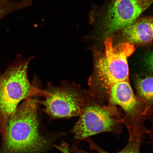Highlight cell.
I'll return each mask as SVG.
<instances>
[{
	"mask_svg": "<svg viewBox=\"0 0 153 153\" xmlns=\"http://www.w3.org/2000/svg\"><path fill=\"white\" fill-rule=\"evenodd\" d=\"M72 132L78 141L104 132L119 134L123 124V116L116 106L85 103Z\"/></svg>",
	"mask_w": 153,
	"mask_h": 153,
	"instance_id": "4",
	"label": "cell"
},
{
	"mask_svg": "<svg viewBox=\"0 0 153 153\" xmlns=\"http://www.w3.org/2000/svg\"><path fill=\"white\" fill-rule=\"evenodd\" d=\"M18 5L7 0H0V20L17 8Z\"/></svg>",
	"mask_w": 153,
	"mask_h": 153,
	"instance_id": "10",
	"label": "cell"
},
{
	"mask_svg": "<svg viewBox=\"0 0 153 153\" xmlns=\"http://www.w3.org/2000/svg\"><path fill=\"white\" fill-rule=\"evenodd\" d=\"M152 16L137 20L122 29V34L126 42L132 45H146L153 39Z\"/></svg>",
	"mask_w": 153,
	"mask_h": 153,
	"instance_id": "7",
	"label": "cell"
},
{
	"mask_svg": "<svg viewBox=\"0 0 153 153\" xmlns=\"http://www.w3.org/2000/svg\"><path fill=\"white\" fill-rule=\"evenodd\" d=\"M153 77L147 76L145 77H138L137 80L136 87L140 100L149 105L153 101Z\"/></svg>",
	"mask_w": 153,
	"mask_h": 153,
	"instance_id": "9",
	"label": "cell"
},
{
	"mask_svg": "<svg viewBox=\"0 0 153 153\" xmlns=\"http://www.w3.org/2000/svg\"><path fill=\"white\" fill-rule=\"evenodd\" d=\"M153 0H120L109 9L105 21V34L109 36L136 20Z\"/></svg>",
	"mask_w": 153,
	"mask_h": 153,
	"instance_id": "6",
	"label": "cell"
},
{
	"mask_svg": "<svg viewBox=\"0 0 153 153\" xmlns=\"http://www.w3.org/2000/svg\"><path fill=\"white\" fill-rule=\"evenodd\" d=\"M45 94L40 104L43 110L53 118H68L79 116L85 104L83 96L74 84L67 81L55 86L48 83Z\"/></svg>",
	"mask_w": 153,
	"mask_h": 153,
	"instance_id": "5",
	"label": "cell"
},
{
	"mask_svg": "<svg viewBox=\"0 0 153 153\" xmlns=\"http://www.w3.org/2000/svg\"><path fill=\"white\" fill-rule=\"evenodd\" d=\"M116 2H118L120 1V0H114Z\"/></svg>",
	"mask_w": 153,
	"mask_h": 153,
	"instance_id": "12",
	"label": "cell"
},
{
	"mask_svg": "<svg viewBox=\"0 0 153 153\" xmlns=\"http://www.w3.org/2000/svg\"><path fill=\"white\" fill-rule=\"evenodd\" d=\"M85 140L88 143L89 148L91 150L95 151L98 153H112L103 150L89 138L85 139ZM143 141V139L138 140L135 137L128 139V141L126 146L120 152L115 153H140L141 146ZM71 151L76 153H89L75 146L72 147Z\"/></svg>",
	"mask_w": 153,
	"mask_h": 153,
	"instance_id": "8",
	"label": "cell"
},
{
	"mask_svg": "<svg viewBox=\"0 0 153 153\" xmlns=\"http://www.w3.org/2000/svg\"><path fill=\"white\" fill-rule=\"evenodd\" d=\"M135 51L132 44L125 42L114 46L111 38H106L104 51L97 57L90 79V85L94 94L102 93L107 96L114 84L129 80L128 59Z\"/></svg>",
	"mask_w": 153,
	"mask_h": 153,
	"instance_id": "3",
	"label": "cell"
},
{
	"mask_svg": "<svg viewBox=\"0 0 153 153\" xmlns=\"http://www.w3.org/2000/svg\"><path fill=\"white\" fill-rule=\"evenodd\" d=\"M33 56L16 57L5 71L0 72V131L4 138L10 118L19 103L29 97H43L46 92L31 83L28 69Z\"/></svg>",
	"mask_w": 153,
	"mask_h": 153,
	"instance_id": "2",
	"label": "cell"
},
{
	"mask_svg": "<svg viewBox=\"0 0 153 153\" xmlns=\"http://www.w3.org/2000/svg\"><path fill=\"white\" fill-rule=\"evenodd\" d=\"M37 97L25 99L10 118L6 129L5 153H43L49 144L39 130Z\"/></svg>",
	"mask_w": 153,
	"mask_h": 153,
	"instance_id": "1",
	"label": "cell"
},
{
	"mask_svg": "<svg viewBox=\"0 0 153 153\" xmlns=\"http://www.w3.org/2000/svg\"><path fill=\"white\" fill-rule=\"evenodd\" d=\"M7 1H11V0H7Z\"/></svg>",
	"mask_w": 153,
	"mask_h": 153,
	"instance_id": "13",
	"label": "cell"
},
{
	"mask_svg": "<svg viewBox=\"0 0 153 153\" xmlns=\"http://www.w3.org/2000/svg\"><path fill=\"white\" fill-rule=\"evenodd\" d=\"M55 147L63 153H71L70 152L68 145L66 143H63L60 146H56Z\"/></svg>",
	"mask_w": 153,
	"mask_h": 153,
	"instance_id": "11",
	"label": "cell"
}]
</instances>
